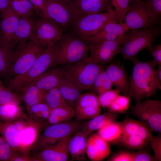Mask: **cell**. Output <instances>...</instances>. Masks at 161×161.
Segmentation results:
<instances>
[{
  "label": "cell",
  "instance_id": "32",
  "mask_svg": "<svg viewBox=\"0 0 161 161\" xmlns=\"http://www.w3.org/2000/svg\"><path fill=\"white\" fill-rule=\"evenodd\" d=\"M112 83L102 66L97 74L92 88L98 95L112 89Z\"/></svg>",
  "mask_w": 161,
  "mask_h": 161
},
{
  "label": "cell",
  "instance_id": "27",
  "mask_svg": "<svg viewBox=\"0 0 161 161\" xmlns=\"http://www.w3.org/2000/svg\"><path fill=\"white\" fill-rule=\"evenodd\" d=\"M16 44L0 40V77L7 80Z\"/></svg>",
  "mask_w": 161,
  "mask_h": 161
},
{
  "label": "cell",
  "instance_id": "22",
  "mask_svg": "<svg viewBox=\"0 0 161 161\" xmlns=\"http://www.w3.org/2000/svg\"><path fill=\"white\" fill-rule=\"evenodd\" d=\"M74 3L79 16L106 12L111 6L110 0H75Z\"/></svg>",
  "mask_w": 161,
  "mask_h": 161
},
{
  "label": "cell",
  "instance_id": "11",
  "mask_svg": "<svg viewBox=\"0 0 161 161\" xmlns=\"http://www.w3.org/2000/svg\"><path fill=\"white\" fill-rule=\"evenodd\" d=\"M130 113L146 125L152 132L161 134V101L150 99L141 101L132 106Z\"/></svg>",
  "mask_w": 161,
  "mask_h": 161
},
{
  "label": "cell",
  "instance_id": "18",
  "mask_svg": "<svg viewBox=\"0 0 161 161\" xmlns=\"http://www.w3.org/2000/svg\"><path fill=\"white\" fill-rule=\"evenodd\" d=\"M105 67L106 72L113 85L124 95L129 97L130 86L128 76L123 66L112 61Z\"/></svg>",
  "mask_w": 161,
  "mask_h": 161
},
{
  "label": "cell",
  "instance_id": "48",
  "mask_svg": "<svg viewBox=\"0 0 161 161\" xmlns=\"http://www.w3.org/2000/svg\"><path fill=\"white\" fill-rule=\"evenodd\" d=\"M19 100L18 96L9 88H5L0 92V106L12 100Z\"/></svg>",
  "mask_w": 161,
  "mask_h": 161
},
{
  "label": "cell",
  "instance_id": "36",
  "mask_svg": "<svg viewBox=\"0 0 161 161\" xmlns=\"http://www.w3.org/2000/svg\"><path fill=\"white\" fill-rule=\"evenodd\" d=\"M44 102L51 110L58 107L69 106L64 100L57 86L46 93Z\"/></svg>",
  "mask_w": 161,
  "mask_h": 161
},
{
  "label": "cell",
  "instance_id": "25",
  "mask_svg": "<svg viewBox=\"0 0 161 161\" xmlns=\"http://www.w3.org/2000/svg\"><path fill=\"white\" fill-rule=\"evenodd\" d=\"M35 21L32 17H19L18 24L11 43L16 44L30 39L33 35Z\"/></svg>",
  "mask_w": 161,
  "mask_h": 161
},
{
  "label": "cell",
  "instance_id": "13",
  "mask_svg": "<svg viewBox=\"0 0 161 161\" xmlns=\"http://www.w3.org/2000/svg\"><path fill=\"white\" fill-rule=\"evenodd\" d=\"M64 30L49 20L41 18L35 20L33 34L42 44L47 47L54 45L62 38Z\"/></svg>",
  "mask_w": 161,
  "mask_h": 161
},
{
  "label": "cell",
  "instance_id": "43",
  "mask_svg": "<svg viewBox=\"0 0 161 161\" xmlns=\"http://www.w3.org/2000/svg\"><path fill=\"white\" fill-rule=\"evenodd\" d=\"M15 153L0 134V161H10Z\"/></svg>",
  "mask_w": 161,
  "mask_h": 161
},
{
  "label": "cell",
  "instance_id": "41",
  "mask_svg": "<svg viewBox=\"0 0 161 161\" xmlns=\"http://www.w3.org/2000/svg\"><path fill=\"white\" fill-rule=\"evenodd\" d=\"M86 154L92 161H99L103 160L96 147L91 134L87 139Z\"/></svg>",
  "mask_w": 161,
  "mask_h": 161
},
{
  "label": "cell",
  "instance_id": "55",
  "mask_svg": "<svg viewBox=\"0 0 161 161\" xmlns=\"http://www.w3.org/2000/svg\"><path fill=\"white\" fill-rule=\"evenodd\" d=\"M61 0L65 2H70L71 0Z\"/></svg>",
  "mask_w": 161,
  "mask_h": 161
},
{
  "label": "cell",
  "instance_id": "51",
  "mask_svg": "<svg viewBox=\"0 0 161 161\" xmlns=\"http://www.w3.org/2000/svg\"><path fill=\"white\" fill-rule=\"evenodd\" d=\"M9 5V0H0V12L6 9Z\"/></svg>",
  "mask_w": 161,
  "mask_h": 161
},
{
  "label": "cell",
  "instance_id": "15",
  "mask_svg": "<svg viewBox=\"0 0 161 161\" xmlns=\"http://www.w3.org/2000/svg\"><path fill=\"white\" fill-rule=\"evenodd\" d=\"M72 135L66 136L54 144L33 154L32 161H66L68 158L69 144Z\"/></svg>",
  "mask_w": 161,
  "mask_h": 161
},
{
  "label": "cell",
  "instance_id": "16",
  "mask_svg": "<svg viewBox=\"0 0 161 161\" xmlns=\"http://www.w3.org/2000/svg\"><path fill=\"white\" fill-rule=\"evenodd\" d=\"M100 106L98 97L93 92L81 94L75 108V117L79 120L91 119L100 114Z\"/></svg>",
  "mask_w": 161,
  "mask_h": 161
},
{
  "label": "cell",
  "instance_id": "19",
  "mask_svg": "<svg viewBox=\"0 0 161 161\" xmlns=\"http://www.w3.org/2000/svg\"><path fill=\"white\" fill-rule=\"evenodd\" d=\"M0 12V40L5 42L11 43L18 24L19 17L10 5Z\"/></svg>",
  "mask_w": 161,
  "mask_h": 161
},
{
  "label": "cell",
  "instance_id": "38",
  "mask_svg": "<svg viewBox=\"0 0 161 161\" xmlns=\"http://www.w3.org/2000/svg\"><path fill=\"white\" fill-rule=\"evenodd\" d=\"M130 99L119 95L107 108L108 112L118 114L125 113L130 106Z\"/></svg>",
  "mask_w": 161,
  "mask_h": 161
},
{
  "label": "cell",
  "instance_id": "24",
  "mask_svg": "<svg viewBox=\"0 0 161 161\" xmlns=\"http://www.w3.org/2000/svg\"><path fill=\"white\" fill-rule=\"evenodd\" d=\"M57 87L66 103L75 109L77 100L82 91L73 82L64 77L61 79Z\"/></svg>",
  "mask_w": 161,
  "mask_h": 161
},
{
  "label": "cell",
  "instance_id": "9",
  "mask_svg": "<svg viewBox=\"0 0 161 161\" xmlns=\"http://www.w3.org/2000/svg\"><path fill=\"white\" fill-rule=\"evenodd\" d=\"M45 18L53 22L64 30L71 27L79 16L74 3L61 0H44Z\"/></svg>",
  "mask_w": 161,
  "mask_h": 161
},
{
  "label": "cell",
  "instance_id": "53",
  "mask_svg": "<svg viewBox=\"0 0 161 161\" xmlns=\"http://www.w3.org/2000/svg\"><path fill=\"white\" fill-rule=\"evenodd\" d=\"M143 0H130V3H131V4H135L140 2Z\"/></svg>",
  "mask_w": 161,
  "mask_h": 161
},
{
  "label": "cell",
  "instance_id": "35",
  "mask_svg": "<svg viewBox=\"0 0 161 161\" xmlns=\"http://www.w3.org/2000/svg\"><path fill=\"white\" fill-rule=\"evenodd\" d=\"M27 110L29 117L32 119L38 122L47 120L51 110L45 102L34 105Z\"/></svg>",
  "mask_w": 161,
  "mask_h": 161
},
{
  "label": "cell",
  "instance_id": "2",
  "mask_svg": "<svg viewBox=\"0 0 161 161\" xmlns=\"http://www.w3.org/2000/svg\"><path fill=\"white\" fill-rule=\"evenodd\" d=\"M17 44L13 53L8 79L16 77L25 73L47 47L42 44L34 34L29 40Z\"/></svg>",
  "mask_w": 161,
  "mask_h": 161
},
{
  "label": "cell",
  "instance_id": "17",
  "mask_svg": "<svg viewBox=\"0 0 161 161\" xmlns=\"http://www.w3.org/2000/svg\"><path fill=\"white\" fill-rule=\"evenodd\" d=\"M129 30L124 22H110L96 34L80 38L89 44L101 41L114 40L124 36Z\"/></svg>",
  "mask_w": 161,
  "mask_h": 161
},
{
  "label": "cell",
  "instance_id": "1",
  "mask_svg": "<svg viewBox=\"0 0 161 161\" xmlns=\"http://www.w3.org/2000/svg\"><path fill=\"white\" fill-rule=\"evenodd\" d=\"M151 63V61L142 62L137 59L132 62V75L129 76V97L133 98L136 103L155 95L158 90L161 89V84L157 79L156 70Z\"/></svg>",
  "mask_w": 161,
  "mask_h": 161
},
{
  "label": "cell",
  "instance_id": "37",
  "mask_svg": "<svg viewBox=\"0 0 161 161\" xmlns=\"http://www.w3.org/2000/svg\"><path fill=\"white\" fill-rule=\"evenodd\" d=\"M130 2V0H110L111 6L114 8V13L117 22H123Z\"/></svg>",
  "mask_w": 161,
  "mask_h": 161
},
{
  "label": "cell",
  "instance_id": "28",
  "mask_svg": "<svg viewBox=\"0 0 161 161\" xmlns=\"http://www.w3.org/2000/svg\"><path fill=\"white\" fill-rule=\"evenodd\" d=\"M122 133L121 122L114 121L98 130L97 134L109 144H118Z\"/></svg>",
  "mask_w": 161,
  "mask_h": 161
},
{
  "label": "cell",
  "instance_id": "4",
  "mask_svg": "<svg viewBox=\"0 0 161 161\" xmlns=\"http://www.w3.org/2000/svg\"><path fill=\"white\" fill-rule=\"evenodd\" d=\"M57 44L48 46L24 74L8 80L9 88L20 91L42 74L55 65Z\"/></svg>",
  "mask_w": 161,
  "mask_h": 161
},
{
  "label": "cell",
  "instance_id": "10",
  "mask_svg": "<svg viewBox=\"0 0 161 161\" xmlns=\"http://www.w3.org/2000/svg\"><path fill=\"white\" fill-rule=\"evenodd\" d=\"M18 127V153L30 155L31 148L43 130L49 125L47 121L38 122L27 115L16 120Z\"/></svg>",
  "mask_w": 161,
  "mask_h": 161
},
{
  "label": "cell",
  "instance_id": "44",
  "mask_svg": "<svg viewBox=\"0 0 161 161\" xmlns=\"http://www.w3.org/2000/svg\"><path fill=\"white\" fill-rule=\"evenodd\" d=\"M149 143L153 151V156L156 161H161V134H159L157 136L152 135L149 139Z\"/></svg>",
  "mask_w": 161,
  "mask_h": 161
},
{
  "label": "cell",
  "instance_id": "34",
  "mask_svg": "<svg viewBox=\"0 0 161 161\" xmlns=\"http://www.w3.org/2000/svg\"><path fill=\"white\" fill-rule=\"evenodd\" d=\"M9 5L18 17H33L35 13L32 5L28 0H10Z\"/></svg>",
  "mask_w": 161,
  "mask_h": 161
},
{
  "label": "cell",
  "instance_id": "56",
  "mask_svg": "<svg viewBox=\"0 0 161 161\" xmlns=\"http://www.w3.org/2000/svg\"><path fill=\"white\" fill-rule=\"evenodd\" d=\"M0 38H1V34H0Z\"/></svg>",
  "mask_w": 161,
  "mask_h": 161
},
{
  "label": "cell",
  "instance_id": "5",
  "mask_svg": "<svg viewBox=\"0 0 161 161\" xmlns=\"http://www.w3.org/2000/svg\"><path fill=\"white\" fill-rule=\"evenodd\" d=\"M57 45L55 65L77 63L88 57V45L74 34L63 36Z\"/></svg>",
  "mask_w": 161,
  "mask_h": 161
},
{
  "label": "cell",
  "instance_id": "42",
  "mask_svg": "<svg viewBox=\"0 0 161 161\" xmlns=\"http://www.w3.org/2000/svg\"><path fill=\"white\" fill-rule=\"evenodd\" d=\"M91 135L98 151L104 160L111 153L109 143L97 134L95 133Z\"/></svg>",
  "mask_w": 161,
  "mask_h": 161
},
{
  "label": "cell",
  "instance_id": "47",
  "mask_svg": "<svg viewBox=\"0 0 161 161\" xmlns=\"http://www.w3.org/2000/svg\"><path fill=\"white\" fill-rule=\"evenodd\" d=\"M148 50L152 55L153 60L151 64L155 67L157 65H161V44L159 43L154 46H151Z\"/></svg>",
  "mask_w": 161,
  "mask_h": 161
},
{
  "label": "cell",
  "instance_id": "31",
  "mask_svg": "<svg viewBox=\"0 0 161 161\" xmlns=\"http://www.w3.org/2000/svg\"><path fill=\"white\" fill-rule=\"evenodd\" d=\"M75 117V109L70 106L55 108L50 110L47 121L49 125L66 122Z\"/></svg>",
  "mask_w": 161,
  "mask_h": 161
},
{
  "label": "cell",
  "instance_id": "49",
  "mask_svg": "<svg viewBox=\"0 0 161 161\" xmlns=\"http://www.w3.org/2000/svg\"><path fill=\"white\" fill-rule=\"evenodd\" d=\"M32 5L35 13L41 18H45V13L44 0H28Z\"/></svg>",
  "mask_w": 161,
  "mask_h": 161
},
{
  "label": "cell",
  "instance_id": "14",
  "mask_svg": "<svg viewBox=\"0 0 161 161\" xmlns=\"http://www.w3.org/2000/svg\"><path fill=\"white\" fill-rule=\"evenodd\" d=\"M124 23L129 29H139L157 24L144 1L129 6Z\"/></svg>",
  "mask_w": 161,
  "mask_h": 161
},
{
  "label": "cell",
  "instance_id": "12",
  "mask_svg": "<svg viewBox=\"0 0 161 161\" xmlns=\"http://www.w3.org/2000/svg\"><path fill=\"white\" fill-rule=\"evenodd\" d=\"M124 36L114 40L101 41L89 44L90 54L83 61L102 66L111 62L114 55L120 53Z\"/></svg>",
  "mask_w": 161,
  "mask_h": 161
},
{
  "label": "cell",
  "instance_id": "33",
  "mask_svg": "<svg viewBox=\"0 0 161 161\" xmlns=\"http://www.w3.org/2000/svg\"><path fill=\"white\" fill-rule=\"evenodd\" d=\"M149 141L137 135L122 134L118 144L129 149L138 150L148 147Z\"/></svg>",
  "mask_w": 161,
  "mask_h": 161
},
{
  "label": "cell",
  "instance_id": "50",
  "mask_svg": "<svg viewBox=\"0 0 161 161\" xmlns=\"http://www.w3.org/2000/svg\"><path fill=\"white\" fill-rule=\"evenodd\" d=\"M10 161H32V159L30 155L15 153Z\"/></svg>",
  "mask_w": 161,
  "mask_h": 161
},
{
  "label": "cell",
  "instance_id": "7",
  "mask_svg": "<svg viewBox=\"0 0 161 161\" xmlns=\"http://www.w3.org/2000/svg\"><path fill=\"white\" fill-rule=\"evenodd\" d=\"M102 66L83 61L61 67L63 77L70 80L82 91L92 90Z\"/></svg>",
  "mask_w": 161,
  "mask_h": 161
},
{
  "label": "cell",
  "instance_id": "3",
  "mask_svg": "<svg viewBox=\"0 0 161 161\" xmlns=\"http://www.w3.org/2000/svg\"><path fill=\"white\" fill-rule=\"evenodd\" d=\"M161 32L160 28L157 27L129 29L125 35L120 54L124 59L132 63L137 59L139 52L152 45Z\"/></svg>",
  "mask_w": 161,
  "mask_h": 161
},
{
  "label": "cell",
  "instance_id": "46",
  "mask_svg": "<svg viewBox=\"0 0 161 161\" xmlns=\"http://www.w3.org/2000/svg\"><path fill=\"white\" fill-rule=\"evenodd\" d=\"M107 161H133V151L121 150L114 154Z\"/></svg>",
  "mask_w": 161,
  "mask_h": 161
},
{
  "label": "cell",
  "instance_id": "40",
  "mask_svg": "<svg viewBox=\"0 0 161 161\" xmlns=\"http://www.w3.org/2000/svg\"><path fill=\"white\" fill-rule=\"evenodd\" d=\"M120 93L116 89H111L98 95V97L100 106L103 108H108Z\"/></svg>",
  "mask_w": 161,
  "mask_h": 161
},
{
  "label": "cell",
  "instance_id": "8",
  "mask_svg": "<svg viewBox=\"0 0 161 161\" xmlns=\"http://www.w3.org/2000/svg\"><path fill=\"white\" fill-rule=\"evenodd\" d=\"M112 22H117L111 6L106 12L79 16L71 27L73 34L82 38L96 34Z\"/></svg>",
  "mask_w": 161,
  "mask_h": 161
},
{
  "label": "cell",
  "instance_id": "29",
  "mask_svg": "<svg viewBox=\"0 0 161 161\" xmlns=\"http://www.w3.org/2000/svg\"><path fill=\"white\" fill-rule=\"evenodd\" d=\"M21 98L24 102L27 109L38 103L44 102L45 93L39 89L35 85L30 83L20 91Z\"/></svg>",
  "mask_w": 161,
  "mask_h": 161
},
{
  "label": "cell",
  "instance_id": "20",
  "mask_svg": "<svg viewBox=\"0 0 161 161\" xmlns=\"http://www.w3.org/2000/svg\"><path fill=\"white\" fill-rule=\"evenodd\" d=\"M71 136L69 144V154L75 160L85 159L87 140L89 135L83 126Z\"/></svg>",
  "mask_w": 161,
  "mask_h": 161
},
{
  "label": "cell",
  "instance_id": "21",
  "mask_svg": "<svg viewBox=\"0 0 161 161\" xmlns=\"http://www.w3.org/2000/svg\"><path fill=\"white\" fill-rule=\"evenodd\" d=\"M63 77L61 67L49 69L30 83L46 93L50 89L57 87Z\"/></svg>",
  "mask_w": 161,
  "mask_h": 161
},
{
  "label": "cell",
  "instance_id": "57",
  "mask_svg": "<svg viewBox=\"0 0 161 161\" xmlns=\"http://www.w3.org/2000/svg\"><path fill=\"white\" fill-rule=\"evenodd\" d=\"M10 0H9V1Z\"/></svg>",
  "mask_w": 161,
  "mask_h": 161
},
{
  "label": "cell",
  "instance_id": "23",
  "mask_svg": "<svg viewBox=\"0 0 161 161\" xmlns=\"http://www.w3.org/2000/svg\"><path fill=\"white\" fill-rule=\"evenodd\" d=\"M121 123L123 134L137 135L149 141L152 135V132L148 127L138 120H134L126 116Z\"/></svg>",
  "mask_w": 161,
  "mask_h": 161
},
{
  "label": "cell",
  "instance_id": "30",
  "mask_svg": "<svg viewBox=\"0 0 161 161\" xmlns=\"http://www.w3.org/2000/svg\"><path fill=\"white\" fill-rule=\"evenodd\" d=\"M119 114L110 112L99 114L86 123L84 126L88 135L89 136L94 131L98 130L106 124L116 121Z\"/></svg>",
  "mask_w": 161,
  "mask_h": 161
},
{
  "label": "cell",
  "instance_id": "6",
  "mask_svg": "<svg viewBox=\"0 0 161 161\" xmlns=\"http://www.w3.org/2000/svg\"><path fill=\"white\" fill-rule=\"evenodd\" d=\"M77 119L50 125L41 133L32 145L30 151L35 153L51 145L62 139L81 129L86 123Z\"/></svg>",
  "mask_w": 161,
  "mask_h": 161
},
{
  "label": "cell",
  "instance_id": "26",
  "mask_svg": "<svg viewBox=\"0 0 161 161\" xmlns=\"http://www.w3.org/2000/svg\"><path fill=\"white\" fill-rule=\"evenodd\" d=\"M19 104V100H13L0 106V122L15 121L26 116Z\"/></svg>",
  "mask_w": 161,
  "mask_h": 161
},
{
  "label": "cell",
  "instance_id": "39",
  "mask_svg": "<svg viewBox=\"0 0 161 161\" xmlns=\"http://www.w3.org/2000/svg\"><path fill=\"white\" fill-rule=\"evenodd\" d=\"M144 1L156 24H160L161 0H145Z\"/></svg>",
  "mask_w": 161,
  "mask_h": 161
},
{
  "label": "cell",
  "instance_id": "52",
  "mask_svg": "<svg viewBox=\"0 0 161 161\" xmlns=\"http://www.w3.org/2000/svg\"><path fill=\"white\" fill-rule=\"evenodd\" d=\"M156 75L158 81L161 84V65L158 66V69L156 70Z\"/></svg>",
  "mask_w": 161,
  "mask_h": 161
},
{
  "label": "cell",
  "instance_id": "45",
  "mask_svg": "<svg viewBox=\"0 0 161 161\" xmlns=\"http://www.w3.org/2000/svg\"><path fill=\"white\" fill-rule=\"evenodd\" d=\"M133 161H156L150 152L148 147L133 151Z\"/></svg>",
  "mask_w": 161,
  "mask_h": 161
},
{
  "label": "cell",
  "instance_id": "54",
  "mask_svg": "<svg viewBox=\"0 0 161 161\" xmlns=\"http://www.w3.org/2000/svg\"><path fill=\"white\" fill-rule=\"evenodd\" d=\"M2 82L0 79V92L5 88Z\"/></svg>",
  "mask_w": 161,
  "mask_h": 161
}]
</instances>
